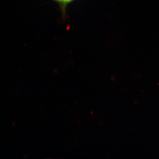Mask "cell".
Here are the masks:
<instances>
[{
    "instance_id": "1",
    "label": "cell",
    "mask_w": 159,
    "mask_h": 159,
    "mask_svg": "<svg viewBox=\"0 0 159 159\" xmlns=\"http://www.w3.org/2000/svg\"><path fill=\"white\" fill-rule=\"evenodd\" d=\"M53 1L56 2L59 5L63 14L65 15L67 6L75 0H53Z\"/></svg>"
}]
</instances>
